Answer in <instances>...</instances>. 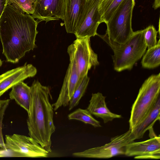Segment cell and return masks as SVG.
Masks as SVG:
<instances>
[{
    "mask_svg": "<svg viewBox=\"0 0 160 160\" xmlns=\"http://www.w3.org/2000/svg\"><path fill=\"white\" fill-rule=\"evenodd\" d=\"M135 5L134 0H123L106 23L105 34L98 35L112 48L125 44L132 36L133 32L132 19Z\"/></svg>",
    "mask_w": 160,
    "mask_h": 160,
    "instance_id": "3",
    "label": "cell"
},
{
    "mask_svg": "<svg viewBox=\"0 0 160 160\" xmlns=\"http://www.w3.org/2000/svg\"><path fill=\"white\" fill-rule=\"evenodd\" d=\"M82 80L79 79L74 63L70 60L59 96L57 101L52 105L54 111L62 106L65 107L68 105L74 92Z\"/></svg>",
    "mask_w": 160,
    "mask_h": 160,
    "instance_id": "12",
    "label": "cell"
},
{
    "mask_svg": "<svg viewBox=\"0 0 160 160\" xmlns=\"http://www.w3.org/2000/svg\"><path fill=\"white\" fill-rule=\"evenodd\" d=\"M87 0H65L63 21L66 32L74 33L78 21Z\"/></svg>",
    "mask_w": 160,
    "mask_h": 160,
    "instance_id": "14",
    "label": "cell"
},
{
    "mask_svg": "<svg viewBox=\"0 0 160 160\" xmlns=\"http://www.w3.org/2000/svg\"><path fill=\"white\" fill-rule=\"evenodd\" d=\"M134 139L129 129L125 133L111 138L110 142L102 146L90 148L83 151L73 153L75 157L108 158L125 154V148Z\"/></svg>",
    "mask_w": 160,
    "mask_h": 160,
    "instance_id": "7",
    "label": "cell"
},
{
    "mask_svg": "<svg viewBox=\"0 0 160 160\" xmlns=\"http://www.w3.org/2000/svg\"><path fill=\"white\" fill-rule=\"evenodd\" d=\"M147 48L143 30L133 32L126 44L112 48L114 52L112 58L114 70L119 72L131 69L144 54Z\"/></svg>",
    "mask_w": 160,
    "mask_h": 160,
    "instance_id": "5",
    "label": "cell"
},
{
    "mask_svg": "<svg viewBox=\"0 0 160 160\" xmlns=\"http://www.w3.org/2000/svg\"><path fill=\"white\" fill-rule=\"evenodd\" d=\"M6 0H0V19L3 12L5 7Z\"/></svg>",
    "mask_w": 160,
    "mask_h": 160,
    "instance_id": "25",
    "label": "cell"
},
{
    "mask_svg": "<svg viewBox=\"0 0 160 160\" xmlns=\"http://www.w3.org/2000/svg\"><path fill=\"white\" fill-rule=\"evenodd\" d=\"M37 69L32 64L27 63L22 66L12 69L0 75V97L15 84L35 76Z\"/></svg>",
    "mask_w": 160,
    "mask_h": 160,
    "instance_id": "13",
    "label": "cell"
},
{
    "mask_svg": "<svg viewBox=\"0 0 160 160\" xmlns=\"http://www.w3.org/2000/svg\"><path fill=\"white\" fill-rule=\"evenodd\" d=\"M100 0H87L78 21L74 34L76 38H90L98 35L102 23L98 10Z\"/></svg>",
    "mask_w": 160,
    "mask_h": 160,
    "instance_id": "9",
    "label": "cell"
},
{
    "mask_svg": "<svg viewBox=\"0 0 160 160\" xmlns=\"http://www.w3.org/2000/svg\"><path fill=\"white\" fill-rule=\"evenodd\" d=\"M0 106H1V102H0Z\"/></svg>",
    "mask_w": 160,
    "mask_h": 160,
    "instance_id": "28",
    "label": "cell"
},
{
    "mask_svg": "<svg viewBox=\"0 0 160 160\" xmlns=\"http://www.w3.org/2000/svg\"><path fill=\"white\" fill-rule=\"evenodd\" d=\"M38 21L12 5L6 6L0 19V39L8 62L16 63L36 47Z\"/></svg>",
    "mask_w": 160,
    "mask_h": 160,
    "instance_id": "1",
    "label": "cell"
},
{
    "mask_svg": "<svg viewBox=\"0 0 160 160\" xmlns=\"http://www.w3.org/2000/svg\"><path fill=\"white\" fill-rule=\"evenodd\" d=\"M105 97L100 92L92 93L87 108L92 115L101 118L104 123L115 118H121V116L111 112L107 106Z\"/></svg>",
    "mask_w": 160,
    "mask_h": 160,
    "instance_id": "15",
    "label": "cell"
},
{
    "mask_svg": "<svg viewBox=\"0 0 160 160\" xmlns=\"http://www.w3.org/2000/svg\"><path fill=\"white\" fill-rule=\"evenodd\" d=\"M5 145L12 157L45 158L48 155L49 152L30 137L17 134L6 135Z\"/></svg>",
    "mask_w": 160,
    "mask_h": 160,
    "instance_id": "8",
    "label": "cell"
},
{
    "mask_svg": "<svg viewBox=\"0 0 160 160\" xmlns=\"http://www.w3.org/2000/svg\"><path fill=\"white\" fill-rule=\"evenodd\" d=\"M124 155L134 156L135 159H160V135L143 141L129 143L125 147Z\"/></svg>",
    "mask_w": 160,
    "mask_h": 160,
    "instance_id": "11",
    "label": "cell"
},
{
    "mask_svg": "<svg viewBox=\"0 0 160 160\" xmlns=\"http://www.w3.org/2000/svg\"><path fill=\"white\" fill-rule=\"evenodd\" d=\"M123 0H100L98 10L101 22L106 23Z\"/></svg>",
    "mask_w": 160,
    "mask_h": 160,
    "instance_id": "19",
    "label": "cell"
},
{
    "mask_svg": "<svg viewBox=\"0 0 160 160\" xmlns=\"http://www.w3.org/2000/svg\"><path fill=\"white\" fill-rule=\"evenodd\" d=\"M142 67L145 68L152 69L160 64V41L159 40L156 45L148 49L144 53L141 61Z\"/></svg>",
    "mask_w": 160,
    "mask_h": 160,
    "instance_id": "18",
    "label": "cell"
},
{
    "mask_svg": "<svg viewBox=\"0 0 160 160\" xmlns=\"http://www.w3.org/2000/svg\"><path fill=\"white\" fill-rule=\"evenodd\" d=\"M9 99L0 100V148L4 151L7 150L4 141L2 133V125L3 116L5 111L8 107L10 101Z\"/></svg>",
    "mask_w": 160,
    "mask_h": 160,
    "instance_id": "24",
    "label": "cell"
},
{
    "mask_svg": "<svg viewBox=\"0 0 160 160\" xmlns=\"http://www.w3.org/2000/svg\"><path fill=\"white\" fill-rule=\"evenodd\" d=\"M160 73L145 80L132 107L129 129L134 128L148 114L160 97Z\"/></svg>",
    "mask_w": 160,
    "mask_h": 160,
    "instance_id": "4",
    "label": "cell"
},
{
    "mask_svg": "<svg viewBox=\"0 0 160 160\" xmlns=\"http://www.w3.org/2000/svg\"><path fill=\"white\" fill-rule=\"evenodd\" d=\"M160 97L146 116L133 129L131 133L134 140L143 138L148 130L153 129L155 122L160 120Z\"/></svg>",
    "mask_w": 160,
    "mask_h": 160,
    "instance_id": "16",
    "label": "cell"
},
{
    "mask_svg": "<svg viewBox=\"0 0 160 160\" xmlns=\"http://www.w3.org/2000/svg\"><path fill=\"white\" fill-rule=\"evenodd\" d=\"M34 0H6L5 6L12 5L27 14H32Z\"/></svg>",
    "mask_w": 160,
    "mask_h": 160,
    "instance_id": "22",
    "label": "cell"
},
{
    "mask_svg": "<svg viewBox=\"0 0 160 160\" xmlns=\"http://www.w3.org/2000/svg\"><path fill=\"white\" fill-rule=\"evenodd\" d=\"M160 0H154L152 8L154 9H156L160 7Z\"/></svg>",
    "mask_w": 160,
    "mask_h": 160,
    "instance_id": "26",
    "label": "cell"
},
{
    "mask_svg": "<svg viewBox=\"0 0 160 160\" xmlns=\"http://www.w3.org/2000/svg\"><path fill=\"white\" fill-rule=\"evenodd\" d=\"M2 62L1 60L0 59V67L2 65Z\"/></svg>",
    "mask_w": 160,
    "mask_h": 160,
    "instance_id": "27",
    "label": "cell"
},
{
    "mask_svg": "<svg viewBox=\"0 0 160 160\" xmlns=\"http://www.w3.org/2000/svg\"><path fill=\"white\" fill-rule=\"evenodd\" d=\"M69 120H76L90 124L94 127H101L100 122L95 119L87 109L78 108L68 115Z\"/></svg>",
    "mask_w": 160,
    "mask_h": 160,
    "instance_id": "20",
    "label": "cell"
},
{
    "mask_svg": "<svg viewBox=\"0 0 160 160\" xmlns=\"http://www.w3.org/2000/svg\"><path fill=\"white\" fill-rule=\"evenodd\" d=\"M67 52L70 60L75 63L82 80L92 66L99 64L98 55L92 49L90 38H77L68 47Z\"/></svg>",
    "mask_w": 160,
    "mask_h": 160,
    "instance_id": "6",
    "label": "cell"
},
{
    "mask_svg": "<svg viewBox=\"0 0 160 160\" xmlns=\"http://www.w3.org/2000/svg\"><path fill=\"white\" fill-rule=\"evenodd\" d=\"M143 30L144 40L148 49L155 46L157 44V31L153 25H150Z\"/></svg>",
    "mask_w": 160,
    "mask_h": 160,
    "instance_id": "23",
    "label": "cell"
},
{
    "mask_svg": "<svg viewBox=\"0 0 160 160\" xmlns=\"http://www.w3.org/2000/svg\"><path fill=\"white\" fill-rule=\"evenodd\" d=\"M9 96L11 99L14 100L28 113L29 112L31 100L30 87L23 81L19 82L12 87Z\"/></svg>",
    "mask_w": 160,
    "mask_h": 160,
    "instance_id": "17",
    "label": "cell"
},
{
    "mask_svg": "<svg viewBox=\"0 0 160 160\" xmlns=\"http://www.w3.org/2000/svg\"><path fill=\"white\" fill-rule=\"evenodd\" d=\"M64 3L65 0H34L32 16L46 22L59 19L63 21Z\"/></svg>",
    "mask_w": 160,
    "mask_h": 160,
    "instance_id": "10",
    "label": "cell"
},
{
    "mask_svg": "<svg viewBox=\"0 0 160 160\" xmlns=\"http://www.w3.org/2000/svg\"><path fill=\"white\" fill-rule=\"evenodd\" d=\"M30 88L31 100L27 119L28 134L50 153L51 137L56 128L53 122V108L49 100L50 90L36 80Z\"/></svg>",
    "mask_w": 160,
    "mask_h": 160,
    "instance_id": "2",
    "label": "cell"
},
{
    "mask_svg": "<svg viewBox=\"0 0 160 160\" xmlns=\"http://www.w3.org/2000/svg\"><path fill=\"white\" fill-rule=\"evenodd\" d=\"M89 78L88 75L84 76L80 82L74 92L69 103V110H71L78 105L84 94L88 86Z\"/></svg>",
    "mask_w": 160,
    "mask_h": 160,
    "instance_id": "21",
    "label": "cell"
}]
</instances>
